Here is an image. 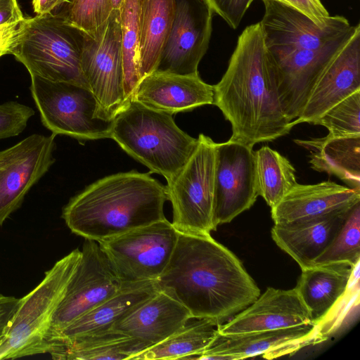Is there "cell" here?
Wrapping results in <instances>:
<instances>
[{"mask_svg":"<svg viewBox=\"0 0 360 360\" xmlns=\"http://www.w3.org/2000/svg\"><path fill=\"white\" fill-rule=\"evenodd\" d=\"M192 318L224 323L251 304L260 290L241 262L211 234L179 233L172 257L155 281Z\"/></svg>","mask_w":360,"mask_h":360,"instance_id":"cell-1","label":"cell"},{"mask_svg":"<svg viewBox=\"0 0 360 360\" xmlns=\"http://www.w3.org/2000/svg\"><path fill=\"white\" fill-rule=\"evenodd\" d=\"M214 88L213 104L231 123L229 140L252 147L290 132L294 125L279 97L276 63L260 22L238 37L226 71Z\"/></svg>","mask_w":360,"mask_h":360,"instance_id":"cell-2","label":"cell"},{"mask_svg":"<svg viewBox=\"0 0 360 360\" xmlns=\"http://www.w3.org/2000/svg\"><path fill=\"white\" fill-rule=\"evenodd\" d=\"M166 186L135 170L105 176L70 199L62 217L75 234L96 242L166 219Z\"/></svg>","mask_w":360,"mask_h":360,"instance_id":"cell-3","label":"cell"},{"mask_svg":"<svg viewBox=\"0 0 360 360\" xmlns=\"http://www.w3.org/2000/svg\"><path fill=\"white\" fill-rule=\"evenodd\" d=\"M110 139L167 181L180 170L198 143L176 124L172 115L134 101L114 118Z\"/></svg>","mask_w":360,"mask_h":360,"instance_id":"cell-4","label":"cell"},{"mask_svg":"<svg viewBox=\"0 0 360 360\" xmlns=\"http://www.w3.org/2000/svg\"><path fill=\"white\" fill-rule=\"evenodd\" d=\"M82 43L83 33L59 15H37L22 21L11 54L30 76L88 87L81 68Z\"/></svg>","mask_w":360,"mask_h":360,"instance_id":"cell-5","label":"cell"},{"mask_svg":"<svg viewBox=\"0 0 360 360\" xmlns=\"http://www.w3.org/2000/svg\"><path fill=\"white\" fill-rule=\"evenodd\" d=\"M75 249L45 273L42 281L19 299L0 338V360L48 353L47 335L53 314L79 262Z\"/></svg>","mask_w":360,"mask_h":360,"instance_id":"cell-6","label":"cell"},{"mask_svg":"<svg viewBox=\"0 0 360 360\" xmlns=\"http://www.w3.org/2000/svg\"><path fill=\"white\" fill-rule=\"evenodd\" d=\"M30 91L44 126L79 141L110 139L114 120L104 115L91 90L31 76Z\"/></svg>","mask_w":360,"mask_h":360,"instance_id":"cell-7","label":"cell"},{"mask_svg":"<svg viewBox=\"0 0 360 360\" xmlns=\"http://www.w3.org/2000/svg\"><path fill=\"white\" fill-rule=\"evenodd\" d=\"M197 139L195 150L166 188L172 206L174 228L183 234L209 235L217 229L214 222L216 143L203 134Z\"/></svg>","mask_w":360,"mask_h":360,"instance_id":"cell-8","label":"cell"},{"mask_svg":"<svg viewBox=\"0 0 360 360\" xmlns=\"http://www.w3.org/2000/svg\"><path fill=\"white\" fill-rule=\"evenodd\" d=\"M178 236L165 219L98 243L126 286L157 281L172 257Z\"/></svg>","mask_w":360,"mask_h":360,"instance_id":"cell-9","label":"cell"},{"mask_svg":"<svg viewBox=\"0 0 360 360\" xmlns=\"http://www.w3.org/2000/svg\"><path fill=\"white\" fill-rule=\"evenodd\" d=\"M81 68L104 115L114 120L129 104L124 91L120 10H113L93 35L83 33Z\"/></svg>","mask_w":360,"mask_h":360,"instance_id":"cell-10","label":"cell"},{"mask_svg":"<svg viewBox=\"0 0 360 360\" xmlns=\"http://www.w3.org/2000/svg\"><path fill=\"white\" fill-rule=\"evenodd\" d=\"M122 287L98 243L85 239L79 262L51 321L47 335L49 348L67 326L114 295Z\"/></svg>","mask_w":360,"mask_h":360,"instance_id":"cell-11","label":"cell"},{"mask_svg":"<svg viewBox=\"0 0 360 360\" xmlns=\"http://www.w3.org/2000/svg\"><path fill=\"white\" fill-rule=\"evenodd\" d=\"M258 195L252 147L229 139L216 143L215 226L229 223L250 209Z\"/></svg>","mask_w":360,"mask_h":360,"instance_id":"cell-12","label":"cell"},{"mask_svg":"<svg viewBox=\"0 0 360 360\" xmlns=\"http://www.w3.org/2000/svg\"><path fill=\"white\" fill-rule=\"evenodd\" d=\"M174 4L173 22L155 71L196 74L209 47L214 12L206 0H174Z\"/></svg>","mask_w":360,"mask_h":360,"instance_id":"cell-13","label":"cell"},{"mask_svg":"<svg viewBox=\"0 0 360 360\" xmlns=\"http://www.w3.org/2000/svg\"><path fill=\"white\" fill-rule=\"evenodd\" d=\"M55 134H32L0 150V226L55 162Z\"/></svg>","mask_w":360,"mask_h":360,"instance_id":"cell-14","label":"cell"},{"mask_svg":"<svg viewBox=\"0 0 360 360\" xmlns=\"http://www.w3.org/2000/svg\"><path fill=\"white\" fill-rule=\"evenodd\" d=\"M358 26L318 49L268 50L276 65L281 103L291 122L300 116L320 75Z\"/></svg>","mask_w":360,"mask_h":360,"instance_id":"cell-15","label":"cell"},{"mask_svg":"<svg viewBox=\"0 0 360 360\" xmlns=\"http://www.w3.org/2000/svg\"><path fill=\"white\" fill-rule=\"evenodd\" d=\"M326 339L321 326L316 324L231 335L217 333L198 359L233 360L256 356L273 359Z\"/></svg>","mask_w":360,"mask_h":360,"instance_id":"cell-16","label":"cell"},{"mask_svg":"<svg viewBox=\"0 0 360 360\" xmlns=\"http://www.w3.org/2000/svg\"><path fill=\"white\" fill-rule=\"evenodd\" d=\"M264 14L259 22L268 50L318 49L350 32L354 26L347 18L335 15L321 27L307 15L285 4L262 0Z\"/></svg>","mask_w":360,"mask_h":360,"instance_id":"cell-17","label":"cell"},{"mask_svg":"<svg viewBox=\"0 0 360 360\" xmlns=\"http://www.w3.org/2000/svg\"><path fill=\"white\" fill-rule=\"evenodd\" d=\"M360 90V25L323 71L294 126L313 124L324 112Z\"/></svg>","mask_w":360,"mask_h":360,"instance_id":"cell-18","label":"cell"},{"mask_svg":"<svg viewBox=\"0 0 360 360\" xmlns=\"http://www.w3.org/2000/svg\"><path fill=\"white\" fill-rule=\"evenodd\" d=\"M315 324L296 289L268 288L245 309L219 325L218 333L231 335Z\"/></svg>","mask_w":360,"mask_h":360,"instance_id":"cell-19","label":"cell"},{"mask_svg":"<svg viewBox=\"0 0 360 360\" xmlns=\"http://www.w3.org/2000/svg\"><path fill=\"white\" fill-rule=\"evenodd\" d=\"M131 101L172 115L213 104L214 88L203 82L199 73L176 75L155 70L140 80Z\"/></svg>","mask_w":360,"mask_h":360,"instance_id":"cell-20","label":"cell"},{"mask_svg":"<svg viewBox=\"0 0 360 360\" xmlns=\"http://www.w3.org/2000/svg\"><path fill=\"white\" fill-rule=\"evenodd\" d=\"M360 202V188L331 181L294 186L273 208L274 224L301 221L326 216Z\"/></svg>","mask_w":360,"mask_h":360,"instance_id":"cell-21","label":"cell"},{"mask_svg":"<svg viewBox=\"0 0 360 360\" xmlns=\"http://www.w3.org/2000/svg\"><path fill=\"white\" fill-rule=\"evenodd\" d=\"M353 205L317 218L274 224L271 231V237L301 269L311 266L332 243Z\"/></svg>","mask_w":360,"mask_h":360,"instance_id":"cell-22","label":"cell"},{"mask_svg":"<svg viewBox=\"0 0 360 360\" xmlns=\"http://www.w3.org/2000/svg\"><path fill=\"white\" fill-rule=\"evenodd\" d=\"M191 318L187 309L158 290L112 329L135 338L147 349L169 337Z\"/></svg>","mask_w":360,"mask_h":360,"instance_id":"cell-23","label":"cell"},{"mask_svg":"<svg viewBox=\"0 0 360 360\" xmlns=\"http://www.w3.org/2000/svg\"><path fill=\"white\" fill-rule=\"evenodd\" d=\"M354 267L346 262H335L302 269L295 288L315 324L322 326L326 316L345 297Z\"/></svg>","mask_w":360,"mask_h":360,"instance_id":"cell-24","label":"cell"},{"mask_svg":"<svg viewBox=\"0 0 360 360\" xmlns=\"http://www.w3.org/2000/svg\"><path fill=\"white\" fill-rule=\"evenodd\" d=\"M158 291L155 281L122 286L114 295L71 323L54 341L110 330Z\"/></svg>","mask_w":360,"mask_h":360,"instance_id":"cell-25","label":"cell"},{"mask_svg":"<svg viewBox=\"0 0 360 360\" xmlns=\"http://www.w3.org/2000/svg\"><path fill=\"white\" fill-rule=\"evenodd\" d=\"M146 348L139 340L113 329L86 334L51 343L49 354L53 359L131 360Z\"/></svg>","mask_w":360,"mask_h":360,"instance_id":"cell-26","label":"cell"},{"mask_svg":"<svg viewBox=\"0 0 360 360\" xmlns=\"http://www.w3.org/2000/svg\"><path fill=\"white\" fill-rule=\"evenodd\" d=\"M311 150V167L335 175L352 188H360V135L294 140Z\"/></svg>","mask_w":360,"mask_h":360,"instance_id":"cell-27","label":"cell"},{"mask_svg":"<svg viewBox=\"0 0 360 360\" xmlns=\"http://www.w3.org/2000/svg\"><path fill=\"white\" fill-rule=\"evenodd\" d=\"M218 326L207 319L191 318L169 337L140 352L132 359H198L217 335Z\"/></svg>","mask_w":360,"mask_h":360,"instance_id":"cell-28","label":"cell"},{"mask_svg":"<svg viewBox=\"0 0 360 360\" xmlns=\"http://www.w3.org/2000/svg\"><path fill=\"white\" fill-rule=\"evenodd\" d=\"M174 9V0H142L140 80L156 69L173 22Z\"/></svg>","mask_w":360,"mask_h":360,"instance_id":"cell-29","label":"cell"},{"mask_svg":"<svg viewBox=\"0 0 360 360\" xmlns=\"http://www.w3.org/2000/svg\"><path fill=\"white\" fill-rule=\"evenodd\" d=\"M258 195L274 207L298 183L289 160L267 146L254 151Z\"/></svg>","mask_w":360,"mask_h":360,"instance_id":"cell-30","label":"cell"},{"mask_svg":"<svg viewBox=\"0 0 360 360\" xmlns=\"http://www.w3.org/2000/svg\"><path fill=\"white\" fill-rule=\"evenodd\" d=\"M142 0H124L120 10L122 30L124 91L129 103L140 81L139 48Z\"/></svg>","mask_w":360,"mask_h":360,"instance_id":"cell-31","label":"cell"},{"mask_svg":"<svg viewBox=\"0 0 360 360\" xmlns=\"http://www.w3.org/2000/svg\"><path fill=\"white\" fill-rule=\"evenodd\" d=\"M360 259V202L352 207L340 230L314 264L346 262L355 266Z\"/></svg>","mask_w":360,"mask_h":360,"instance_id":"cell-32","label":"cell"},{"mask_svg":"<svg viewBox=\"0 0 360 360\" xmlns=\"http://www.w3.org/2000/svg\"><path fill=\"white\" fill-rule=\"evenodd\" d=\"M58 8L56 14L90 36L108 20L114 10L111 0H72Z\"/></svg>","mask_w":360,"mask_h":360,"instance_id":"cell-33","label":"cell"},{"mask_svg":"<svg viewBox=\"0 0 360 360\" xmlns=\"http://www.w3.org/2000/svg\"><path fill=\"white\" fill-rule=\"evenodd\" d=\"M360 90L333 106L313 124L325 127L328 137L360 135Z\"/></svg>","mask_w":360,"mask_h":360,"instance_id":"cell-34","label":"cell"},{"mask_svg":"<svg viewBox=\"0 0 360 360\" xmlns=\"http://www.w3.org/2000/svg\"><path fill=\"white\" fill-rule=\"evenodd\" d=\"M34 114L32 108L16 101L0 104V139L20 134Z\"/></svg>","mask_w":360,"mask_h":360,"instance_id":"cell-35","label":"cell"},{"mask_svg":"<svg viewBox=\"0 0 360 360\" xmlns=\"http://www.w3.org/2000/svg\"><path fill=\"white\" fill-rule=\"evenodd\" d=\"M213 12L221 17L233 30L239 26L254 0H206Z\"/></svg>","mask_w":360,"mask_h":360,"instance_id":"cell-36","label":"cell"},{"mask_svg":"<svg viewBox=\"0 0 360 360\" xmlns=\"http://www.w3.org/2000/svg\"><path fill=\"white\" fill-rule=\"evenodd\" d=\"M285 4L307 15L321 27L329 25L335 18L330 16L321 0H272Z\"/></svg>","mask_w":360,"mask_h":360,"instance_id":"cell-37","label":"cell"},{"mask_svg":"<svg viewBox=\"0 0 360 360\" xmlns=\"http://www.w3.org/2000/svg\"><path fill=\"white\" fill-rule=\"evenodd\" d=\"M22 20L0 25V58L4 55L11 54Z\"/></svg>","mask_w":360,"mask_h":360,"instance_id":"cell-38","label":"cell"},{"mask_svg":"<svg viewBox=\"0 0 360 360\" xmlns=\"http://www.w3.org/2000/svg\"><path fill=\"white\" fill-rule=\"evenodd\" d=\"M25 18L17 0H0V25Z\"/></svg>","mask_w":360,"mask_h":360,"instance_id":"cell-39","label":"cell"},{"mask_svg":"<svg viewBox=\"0 0 360 360\" xmlns=\"http://www.w3.org/2000/svg\"><path fill=\"white\" fill-rule=\"evenodd\" d=\"M18 301L19 299L15 297L0 294V338L18 306Z\"/></svg>","mask_w":360,"mask_h":360,"instance_id":"cell-40","label":"cell"},{"mask_svg":"<svg viewBox=\"0 0 360 360\" xmlns=\"http://www.w3.org/2000/svg\"><path fill=\"white\" fill-rule=\"evenodd\" d=\"M66 3L68 0H32L34 12L39 15L53 13V11Z\"/></svg>","mask_w":360,"mask_h":360,"instance_id":"cell-41","label":"cell"},{"mask_svg":"<svg viewBox=\"0 0 360 360\" xmlns=\"http://www.w3.org/2000/svg\"><path fill=\"white\" fill-rule=\"evenodd\" d=\"M124 0H111L114 10H120Z\"/></svg>","mask_w":360,"mask_h":360,"instance_id":"cell-42","label":"cell"},{"mask_svg":"<svg viewBox=\"0 0 360 360\" xmlns=\"http://www.w3.org/2000/svg\"><path fill=\"white\" fill-rule=\"evenodd\" d=\"M72 0H68V3H70Z\"/></svg>","mask_w":360,"mask_h":360,"instance_id":"cell-43","label":"cell"}]
</instances>
